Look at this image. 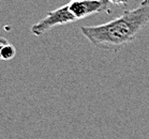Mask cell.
Here are the masks:
<instances>
[{
	"label": "cell",
	"mask_w": 149,
	"mask_h": 139,
	"mask_svg": "<svg viewBox=\"0 0 149 139\" xmlns=\"http://www.w3.org/2000/svg\"><path fill=\"white\" fill-rule=\"evenodd\" d=\"M149 24V0L134 10H125L119 17L99 26H84L81 31L95 47L118 50L134 41Z\"/></svg>",
	"instance_id": "6da1fadb"
},
{
	"label": "cell",
	"mask_w": 149,
	"mask_h": 139,
	"mask_svg": "<svg viewBox=\"0 0 149 139\" xmlns=\"http://www.w3.org/2000/svg\"><path fill=\"white\" fill-rule=\"evenodd\" d=\"M76 21H77V18L70 11L68 3H67L62 7L56 9V10L48 12L47 15L43 19H41L39 23L34 24L31 27L30 31L33 35L40 37V35H43L47 31L57 27V26H62V25L65 24L74 23Z\"/></svg>",
	"instance_id": "7a4b0ae2"
},
{
	"label": "cell",
	"mask_w": 149,
	"mask_h": 139,
	"mask_svg": "<svg viewBox=\"0 0 149 139\" xmlns=\"http://www.w3.org/2000/svg\"><path fill=\"white\" fill-rule=\"evenodd\" d=\"M69 9L78 19L99 13H112L109 0H71Z\"/></svg>",
	"instance_id": "3957f363"
},
{
	"label": "cell",
	"mask_w": 149,
	"mask_h": 139,
	"mask_svg": "<svg viewBox=\"0 0 149 139\" xmlns=\"http://www.w3.org/2000/svg\"><path fill=\"white\" fill-rule=\"evenodd\" d=\"M15 55H16V48L14 47L12 44L9 43L8 45L4 46V48L2 49V51H1V54H0V59H1V60H6V61H8V60L13 59V58L15 57Z\"/></svg>",
	"instance_id": "277c9868"
},
{
	"label": "cell",
	"mask_w": 149,
	"mask_h": 139,
	"mask_svg": "<svg viewBox=\"0 0 149 139\" xmlns=\"http://www.w3.org/2000/svg\"><path fill=\"white\" fill-rule=\"evenodd\" d=\"M109 2L114 6H119V7H128L130 0H109Z\"/></svg>",
	"instance_id": "5b68a950"
},
{
	"label": "cell",
	"mask_w": 149,
	"mask_h": 139,
	"mask_svg": "<svg viewBox=\"0 0 149 139\" xmlns=\"http://www.w3.org/2000/svg\"><path fill=\"white\" fill-rule=\"evenodd\" d=\"M8 44H9V41H8L7 39L0 37V54H1L2 49L4 48V46H6V45H8Z\"/></svg>",
	"instance_id": "8992f818"
}]
</instances>
